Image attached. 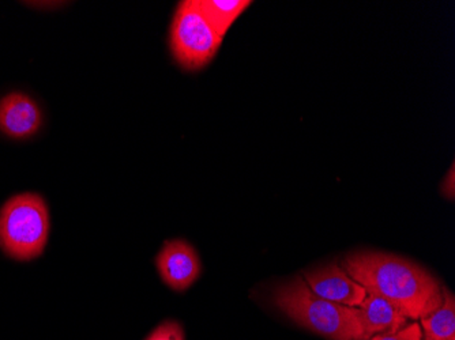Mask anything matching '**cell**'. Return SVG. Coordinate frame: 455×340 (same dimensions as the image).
<instances>
[{
  "instance_id": "10",
  "label": "cell",
  "mask_w": 455,
  "mask_h": 340,
  "mask_svg": "<svg viewBox=\"0 0 455 340\" xmlns=\"http://www.w3.org/2000/svg\"><path fill=\"white\" fill-rule=\"evenodd\" d=\"M196 2L202 14L211 22L217 35L222 38L240 14L251 4L250 0H196Z\"/></svg>"
},
{
  "instance_id": "8",
  "label": "cell",
  "mask_w": 455,
  "mask_h": 340,
  "mask_svg": "<svg viewBox=\"0 0 455 340\" xmlns=\"http://www.w3.org/2000/svg\"><path fill=\"white\" fill-rule=\"evenodd\" d=\"M364 340L395 334L408 324V319L383 297L367 291L359 306Z\"/></svg>"
},
{
  "instance_id": "6",
  "label": "cell",
  "mask_w": 455,
  "mask_h": 340,
  "mask_svg": "<svg viewBox=\"0 0 455 340\" xmlns=\"http://www.w3.org/2000/svg\"><path fill=\"white\" fill-rule=\"evenodd\" d=\"M303 280L315 296L339 305L359 308L367 296V290L341 265H330L308 271Z\"/></svg>"
},
{
  "instance_id": "1",
  "label": "cell",
  "mask_w": 455,
  "mask_h": 340,
  "mask_svg": "<svg viewBox=\"0 0 455 340\" xmlns=\"http://www.w3.org/2000/svg\"><path fill=\"white\" fill-rule=\"evenodd\" d=\"M342 268L371 293L393 304L408 320H420L443 300V286L420 265L387 253L360 252Z\"/></svg>"
},
{
  "instance_id": "3",
  "label": "cell",
  "mask_w": 455,
  "mask_h": 340,
  "mask_svg": "<svg viewBox=\"0 0 455 340\" xmlns=\"http://www.w3.org/2000/svg\"><path fill=\"white\" fill-rule=\"evenodd\" d=\"M50 212L37 194H20L0 210V249L12 259L29 262L44 252Z\"/></svg>"
},
{
  "instance_id": "7",
  "label": "cell",
  "mask_w": 455,
  "mask_h": 340,
  "mask_svg": "<svg viewBox=\"0 0 455 340\" xmlns=\"http://www.w3.org/2000/svg\"><path fill=\"white\" fill-rule=\"evenodd\" d=\"M43 114L35 99L10 93L0 99V131L12 139H27L40 130Z\"/></svg>"
},
{
  "instance_id": "13",
  "label": "cell",
  "mask_w": 455,
  "mask_h": 340,
  "mask_svg": "<svg viewBox=\"0 0 455 340\" xmlns=\"http://www.w3.org/2000/svg\"><path fill=\"white\" fill-rule=\"evenodd\" d=\"M442 194L444 198L454 201L455 196V178H454V165L450 169L449 175L444 178L443 184H442Z\"/></svg>"
},
{
  "instance_id": "9",
  "label": "cell",
  "mask_w": 455,
  "mask_h": 340,
  "mask_svg": "<svg viewBox=\"0 0 455 340\" xmlns=\"http://www.w3.org/2000/svg\"><path fill=\"white\" fill-rule=\"evenodd\" d=\"M423 340H455V298L443 286V300L431 313L420 319Z\"/></svg>"
},
{
  "instance_id": "11",
  "label": "cell",
  "mask_w": 455,
  "mask_h": 340,
  "mask_svg": "<svg viewBox=\"0 0 455 340\" xmlns=\"http://www.w3.org/2000/svg\"><path fill=\"white\" fill-rule=\"evenodd\" d=\"M147 340H184L183 328L178 321H164L149 335Z\"/></svg>"
},
{
  "instance_id": "4",
  "label": "cell",
  "mask_w": 455,
  "mask_h": 340,
  "mask_svg": "<svg viewBox=\"0 0 455 340\" xmlns=\"http://www.w3.org/2000/svg\"><path fill=\"white\" fill-rule=\"evenodd\" d=\"M222 37L217 35L196 0L181 2L171 28V50L184 70H201L216 56Z\"/></svg>"
},
{
  "instance_id": "12",
  "label": "cell",
  "mask_w": 455,
  "mask_h": 340,
  "mask_svg": "<svg viewBox=\"0 0 455 340\" xmlns=\"http://www.w3.org/2000/svg\"><path fill=\"white\" fill-rule=\"evenodd\" d=\"M370 340H423V335H421L420 324L413 321V323L406 324L403 328L395 334L375 336Z\"/></svg>"
},
{
  "instance_id": "5",
  "label": "cell",
  "mask_w": 455,
  "mask_h": 340,
  "mask_svg": "<svg viewBox=\"0 0 455 340\" xmlns=\"http://www.w3.org/2000/svg\"><path fill=\"white\" fill-rule=\"evenodd\" d=\"M156 265L163 282L175 291L191 288L202 271L198 252L183 240L165 242L157 255Z\"/></svg>"
},
{
  "instance_id": "2",
  "label": "cell",
  "mask_w": 455,
  "mask_h": 340,
  "mask_svg": "<svg viewBox=\"0 0 455 340\" xmlns=\"http://www.w3.org/2000/svg\"><path fill=\"white\" fill-rule=\"evenodd\" d=\"M272 301L293 323L326 339L364 340L359 309L315 296L301 276L278 286Z\"/></svg>"
}]
</instances>
